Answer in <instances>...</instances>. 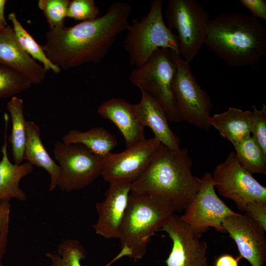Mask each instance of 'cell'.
<instances>
[{"instance_id": "1", "label": "cell", "mask_w": 266, "mask_h": 266, "mask_svg": "<svg viewBox=\"0 0 266 266\" xmlns=\"http://www.w3.org/2000/svg\"><path fill=\"white\" fill-rule=\"evenodd\" d=\"M132 7L112 2L103 15L74 26L49 28L42 48L50 62L61 70L99 63L106 56L117 37L127 31Z\"/></svg>"}, {"instance_id": "2", "label": "cell", "mask_w": 266, "mask_h": 266, "mask_svg": "<svg viewBox=\"0 0 266 266\" xmlns=\"http://www.w3.org/2000/svg\"><path fill=\"white\" fill-rule=\"evenodd\" d=\"M192 166L188 148L174 150L161 144L146 171L132 183V192L161 198L174 212L184 210L201 184Z\"/></svg>"}, {"instance_id": "3", "label": "cell", "mask_w": 266, "mask_h": 266, "mask_svg": "<svg viewBox=\"0 0 266 266\" xmlns=\"http://www.w3.org/2000/svg\"><path fill=\"white\" fill-rule=\"evenodd\" d=\"M204 44L229 66H252L266 54V29L252 16L221 13L210 19Z\"/></svg>"}, {"instance_id": "4", "label": "cell", "mask_w": 266, "mask_h": 266, "mask_svg": "<svg viewBox=\"0 0 266 266\" xmlns=\"http://www.w3.org/2000/svg\"><path fill=\"white\" fill-rule=\"evenodd\" d=\"M174 212L161 198L131 192L119 237L121 248H128L135 262L142 259L152 236Z\"/></svg>"}, {"instance_id": "5", "label": "cell", "mask_w": 266, "mask_h": 266, "mask_svg": "<svg viewBox=\"0 0 266 266\" xmlns=\"http://www.w3.org/2000/svg\"><path fill=\"white\" fill-rule=\"evenodd\" d=\"M163 6L162 0L151 1L147 14L140 20L134 19L129 24L123 46L130 64L135 67L143 64L159 48L169 49L180 55L177 36L165 23Z\"/></svg>"}, {"instance_id": "6", "label": "cell", "mask_w": 266, "mask_h": 266, "mask_svg": "<svg viewBox=\"0 0 266 266\" xmlns=\"http://www.w3.org/2000/svg\"><path fill=\"white\" fill-rule=\"evenodd\" d=\"M174 53L169 49H158L143 64L135 67L130 79L141 92L160 104L169 121L179 122L181 120L175 108L172 91L176 71Z\"/></svg>"}, {"instance_id": "7", "label": "cell", "mask_w": 266, "mask_h": 266, "mask_svg": "<svg viewBox=\"0 0 266 266\" xmlns=\"http://www.w3.org/2000/svg\"><path fill=\"white\" fill-rule=\"evenodd\" d=\"M165 16L168 28L177 32L180 56L191 62L204 44L209 14L196 0H169Z\"/></svg>"}, {"instance_id": "8", "label": "cell", "mask_w": 266, "mask_h": 266, "mask_svg": "<svg viewBox=\"0 0 266 266\" xmlns=\"http://www.w3.org/2000/svg\"><path fill=\"white\" fill-rule=\"evenodd\" d=\"M176 71L172 83L175 108L182 121L207 131L213 107L209 95L198 83L189 65L179 54H174Z\"/></svg>"}, {"instance_id": "9", "label": "cell", "mask_w": 266, "mask_h": 266, "mask_svg": "<svg viewBox=\"0 0 266 266\" xmlns=\"http://www.w3.org/2000/svg\"><path fill=\"white\" fill-rule=\"evenodd\" d=\"M53 152L60 169L57 187L63 191L83 189L101 175L102 159L83 145L57 141Z\"/></svg>"}, {"instance_id": "10", "label": "cell", "mask_w": 266, "mask_h": 266, "mask_svg": "<svg viewBox=\"0 0 266 266\" xmlns=\"http://www.w3.org/2000/svg\"><path fill=\"white\" fill-rule=\"evenodd\" d=\"M212 177L219 194L233 200L241 211L251 202H266V187L239 165L233 151L217 166Z\"/></svg>"}, {"instance_id": "11", "label": "cell", "mask_w": 266, "mask_h": 266, "mask_svg": "<svg viewBox=\"0 0 266 266\" xmlns=\"http://www.w3.org/2000/svg\"><path fill=\"white\" fill-rule=\"evenodd\" d=\"M200 187L192 201L180 216L185 223L204 233L210 227L226 233L223 220L237 213L229 207L217 196L210 172H205L200 178Z\"/></svg>"}, {"instance_id": "12", "label": "cell", "mask_w": 266, "mask_h": 266, "mask_svg": "<svg viewBox=\"0 0 266 266\" xmlns=\"http://www.w3.org/2000/svg\"><path fill=\"white\" fill-rule=\"evenodd\" d=\"M161 144L154 137L122 152H111L102 159L101 176L109 183H133L146 171Z\"/></svg>"}, {"instance_id": "13", "label": "cell", "mask_w": 266, "mask_h": 266, "mask_svg": "<svg viewBox=\"0 0 266 266\" xmlns=\"http://www.w3.org/2000/svg\"><path fill=\"white\" fill-rule=\"evenodd\" d=\"M161 230L172 241L171 250L165 261L166 266H207L206 242L202 232L183 222L173 214Z\"/></svg>"}, {"instance_id": "14", "label": "cell", "mask_w": 266, "mask_h": 266, "mask_svg": "<svg viewBox=\"0 0 266 266\" xmlns=\"http://www.w3.org/2000/svg\"><path fill=\"white\" fill-rule=\"evenodd\" d=\"M222 226L235 242L241 258L252 266H264L266 262V230L246 215L238 213L226 217Z\"/></svg>"}, {"instance_id": "15", "label": "cell", "mask_w": 266, "mask_h": 266, "mask_svg": "<svg viewBox=\"0 0 266 266\" xmlns=\"http://www.w3.org/2000/svg\"><path fill=\"white\" fill-rule=\"evenodd\" d=\"M131 192V182L109 183L104 200L96 204L98 219L93 228L97 234L119 238Z\"/></svg>"}, {"instance_id": "16", "label": "cell", "mask_w": 266, "mask_h": 266, "mask_svg": "<svg viewBox=\"0 0 266 266\" xmlns=\"http://www.w3.org/2000/svg\"><path fill=\"white\" fill-rule=\"evenodd\" d=\"M98 114L111 121L122 134L127 148L145 140L144 127L137 115L135 104L119 98H112L102 103Z\"/></svg>"}, {"instance_id": "17", "label": "cell", "mask_w": 266, "mask_h": 266, "mask_svg": "<svg viewBox=\"0 0 266 266\" xmlns=\"http://www.w3.org/2000/svg\"><path fill=\"white\" fill-rule=\"evenodd\" d=\"M0 64L19 72L32 84L41 83L46 76L47 70L20 46L9 26L0 31Z\"/></svg>"}, {"instance_id": "18", "label": "cell", "mask_w": 266, "mask_h": 266, "mask_svg": "<svg viewBox=\"0 0 266 266\" xmlns=\"http://www.w3.org/2000/svg\"><path fill=\"white\" fill-rule=\"evenodd\" d=\"M135 104L140 122L144 127H148L152 131L154 138L171 149L180 148V139L169 127L166 115L156 100L141 92L140 101Z\"/></svg>"}, {"instance_id": "19", "label": "cell", "mask_w": 266, "mask_h": 266, "mask_svg": "<svg viewBox=\"0 0 266 266\" xmlns=\"http://www.w3.org/2000/svg\"><path fill=\"white\" fill-rule=\"evenodd\" d=\"M5 123L4 143L2 146V157L0 161V200L14 198L20 201L27 199L26 193L22 190L19 183L22 178L33 170V166L28 162L20 165L13 164L9 161L7 151L6 131L8 125L7 115Z\"/></svg>"}, {"instance_id": "20", "label": "cell", "mask_w": 266, "mask_h": 266, "mask_svg": "<svg viewBox=\"0 0 266 266\" xmlns=\"http://www.w3.org/2000/svg\"><path fill=\"white\" fill-rule=\"evenodd\" d=\"M251 111L229 107L224 112L210 116L208 124L234 146L251 135Z\"/></svg>"}, {"instance_id": "21", "label": "cell", "mask_w": 266, "mask_h": 266, "mask_svg": "<svg viewBox=\"0 0 266 266\" xmlns=\"http://www.w3.org/2000/svg\"><path fill=\"white\" fill-rule=\"evenodd\" d=\"M24 160H27L32 166L40 167L46 170L51 179L50 191L57 187L60 171L59 166L46 151L40 138L39 128L33 121L26 122Z\"/></svg>"}, {"instance_id": "22", "label": "cell", "mask_w": 266, "mask_h": 266, "mask_svg": "<svg viewBox=\"0 0 266 266\" xmlns=\"http://www.w3.org/2000/svg\"><path fill=\"white\" fill-rule=\"evenodd\" d=\"M66 144H80L93 154L103 159L117 145L115 136L101 127H94L87 131L71 130L62 137Z\"/></svg>"}, {"instance_id": "23", "label": "cell", "mask_w": 266, "mask_h": 266, "mask_svg": "<svg viewBox=\"0 0 266 266\" xmlns=\"http://www.w3.org/2000/svg\"><path fill=\"white\" fill-rule=\"evenodd\" d=\"M131 255L128 248H122L118 254L104 266H110L120 258L130 257ZM46 256L50 260V266H82L80 261L86 258V252L77 239L68 238L58 245L56 253L48 252Z\"/></svg>"}, {"instance_id": "24", "label": "cell", "mask_w": 266, "mask_h": 266, "mask_svg": "<svg viewBox=\"0 0 266 266\" xmlns=\"http://www.w3.org/2000/svg\"><path fill=\"white\" fill-rule=\"evenodd\" d=\"M6 108L12 121L11 133L8 141L12 147V157L15 164L24 160L26 141V122L23 112V100L14 96L7 102Z\"/></svg>"}, {"instance_id": "25", "label": "cell", "mask_w": 266, "mask_h": 266, "mask_svg": "<svg viewBox=\"0 0 266 266\" xmlns=\"http://www.w3.org/2000/svg\"><path fill=\"white\" fill-rule=\"evenodd\" d=\"M235 154L239 165L251 173H266V155L251 135L235 146Z\"/></svg>"}, {"instance_id": "26", "label": "cell", "mask_w": 266, "mask_h": 266, "mask_svg": "<svg viewBox=\"0 0 266 266\" xmlns=\"http://www.w3.org/2000/svg\"><path fill=\"white\" fill-rule=\"evenodd\" d=\"M8 18L12 23L16 39L23 49L32 58L42 63L46 70H52L56 73H59L61 70L48 59L41 45L38 44L24 28L17 19L15 13L9 14Z\"/></svg>"}, {"instance_id": "27", "label": "cell", "mask_w": 266, "mask_h": 266, "mask_svg": "<svg viewBox=\"0 0 266 266\" xmlns=\"http://www.w3.org/2000/svg\"><path fill=\"white\" fill-rule=\"evenodd\" d=\"M32 84L19 72L0 64V99L12 98L29 88Z\"/></svg>"}, {"instance_id": "28", "label": "cell", "mask_w": 266, "mask_h": 266, "mask_svg": "<svg viewBox=\"0 0 266 266\" xmlns=\"http://www.w3.org/2000/svg\"><path fill=\"white\" fill-rule=\"evenodd\" d=\"M69 0H39L38 7L43 11L49 24V28H54L64 25Z\"/></svg>"}, {"instance_id": "29", "label": "cell", "mask_w": 266, "mask_h": 266, "mask_svg": "<svg viewBox=\"0 0 266 266\" xmlns=\"http://www.w3.org/2000/svg\"><path fill=\"white\" fill-rule=\"evenodd\" d=\"M100 16V11L94 0H69L66 17L78 21L95 19Z\"/></svg>"}, {"instance_id": "30", "label": "cell", "mask_w": 266, "mask_h": 266, "mask_svg": "<svg viewBox=\"0 0 266 266\" xmlns=\"http://www.w3.org/2000/svg\"><path fill=\"white\" fill-rule=\"evenodd\" d=\"M253 111L250 124L252 136L266 155V105L263 103L261 109L252 106Z\"/></svg>"}, {"instance_id": "31", "label": "cell", "mask_w": 266, "mask_h": 266, "mask_svg": "<svg viewBox=\"0 0 266 266\" xmlns=\"http://www.w3.org/2000/svg\"><path fill=\"white\" fill-rule=\"evenodd\" d=\"M10 213V200H0V264L7 246Z\"/></svg>"}, {"instance_id": "32", "label": "cell", "mask_w": 266, "mask_h": 266, "mask_svg": "<svg viewBox=\"0 0 266 266\" xmlns=\"http://www.w3.org/2000/svg\"><path fill=\"white\" fill-rule=\"evenodd\" d=\"M244 212L266 230V202H251L246 206Z\"/></svg>"}, {"instance_id": "33", "label": "cell", "mask_w": 266, "mask_h": 266, "mask_svg": "<svg viewBox=\"0 0 266 266\" xmlns=\"http://www.w3.org/2000/svg\"><path fill=\"white\" fill-rule=\"evenodd\" d=\"M243 7L248 9L252 16L266 20V1L265 0H239Z\"/></svg>"}, {"instance_id": "34", "label": "cell", "mask_w": 266, "mask_h": 266, "mask_svg": "<svg viewBox=\"0 0 266 266\" xmlns=\"http://www.w3.org/2000/svg\"><path fill=\"white\" fill-rule=\"evenodd\" d=\"M241 258H234L229 254L220 256L216 260L215 266H238V262Z\"/></svg>"}, {"instance_id": "35", "label": "cell", "mask_w": 266, "mask_h": 266, "mask_svg": "<svg viewBox=\"0 0 266 266\" xmlns=\"http://www.w3.org/2000/svg\"><path fill=\"white\" fill-rule=\"evenodd\" d=\"M6 2V0H0V24L5 27L7 26L4 15V9Z\"/></svg>"}, {"instance_id": "36", "label": "cell", "mask_w": 266, "mask_h": 266, "mask_svg": "<svg viewBox=\"0 0 266 266\" xmlns=\"http://www.w3.org/2000/svg\"><path fill=\"white\" fill-rule=\"evenodd\" d=\"M5 27L3 26L2 25L0 24V31H1Z\"/></svg>"}, {"instance_id": "37", "label": "cell", "mask_w": 266, "mask_h": 266, "mask_svg": "<svg viewBox=\"0 0 266 266\" xmlns=\"http://www.w3.org/2000/svg\"><path fill=\"white\" fill-rule=\"evenodd\" d=\"M0 266H3L2 263L0 264Z\"/></svg>"}, {"instance_id": "38", "label": "cell", "mask_w": 266, "mask_h": 266, "mask_svg": "<svg viewBox=\"0 0 266 266\" xmlns=\"http://www.w3.org/2000/svg\"><path fill=\"white\" fill-rule=\"evenodd\" d=\"M243 266H246V265H243Z\"/></svg>"}]
</instances>
